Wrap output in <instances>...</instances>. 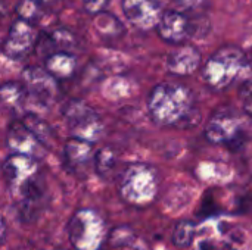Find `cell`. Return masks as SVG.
Here are the masks:
<instances>
[{"instance_id":"cell-1","label":"cell","mask_w":252,"mask_h":250,"mask_svg":"<svg viewBox=\"0 0 252 250\" xmlns=\"http://www.w3.org/2000/svg\"><path fill=\"white\" fill-rule=\"evenodd\" d=\"M148 109L158 125H183L193 109L192 91L177 83H161L148 99Z\"/></svg>"},{"instance_id":"cell-2","label":"cell","mask_w":252,"mask_h":250,"mask_svg":"<svg viewBox=\"0 0 252 250\" xmlns=\"http://www.w3.org/2000/svg\"><path fill=\"white\" fill-rule=\"evenodd\" d=\"M248 66L245 53L235 46L219 49L204 65L202 75L205 83L214 90H223L233 84Z\"/></svg>"},{"instance_id":"cell-3","label":"cell","mask_w":252,"mask_h":250,"mask_svg":"<svg viewBox=\"0 0 252 250\" xmlns=\"http://www.w3.org/2000/svg\"><path fill=\"white\" fill-rule=\"evenodd\" d=\"M158 192V175L154 168L142 164L130 165L121 175L120 193L133 205L151 203Z\"/></svg>"},{"instance_id":"cell-4","label":"cell","mask_w":252,"mask_h":250,"mask_svg":"<svg viewBox=\"0 0 252 250\" xmlns=\"http://www.w3.org/2000/svg\"><path fill=\"white\" fill-rule=\"evenodd\" d=\"M63 118L74 137L94 143L102 134L99 115L83 100L72 99L63 106Z\"/></svg>"},{"instance_id":"cell-5","label":"cell","mask_w":252,"mask_h":250,"mask_svg":"<svg viewBox=\"0 0 252 250\" xmlns=\"http://www.w3.org/2000/svg\"><path fill=\"white\" fill-rule=\"evenodd\" d=\"M244 134L242 118L230 109L217 111L207 122L205 137L214 144H241Z\"/></svg>"},{"instance_id":"cell-6","label":"cell","mask_w":252,"mask_h":250,"mask_svg":"<svg viewBox=\"0 0 252 250\" xmlns=\"http://www.w3.org/2000/svg\"><path fill=\"white\" fill-rule=\"evenodd\" d=\"M22 84L28 97L34 99L41 106H49L58 94V83L46 68L28 66L22 71Z\"/></svg>"},{"instance_id":"cell-7","label":"cell","mask_w":252,"mask_h":250,"mask_svg":"<svg viewBox=\"0 0 252 250\" xmlns=\"http://www.w3.org/2000/svg\"><path fill=\"white\" fill-rule=\"evenodd\" d=\"M37 40V32L34 27L24 21V19H16L7 32V37L1 43V53L12 59V60H19L25 57L35 46Z\"/></svg>"},{"instance_id":"cell-8","label":"cell","mask_w":252,"mask_h":250,"mask_svg":"<svg viewBox=\"0 0 252 250\" xmlns=\"http://www.w3.org/2000/svg\"><path fill=\"white\" fill-rule=\"evenodd\" d=\"M3 175L6 178V183L10 190L19 192L22 187H25L28 183L40 177L38 165L34 158L12 153L1 165Z\"/></svg>"},{"instance_id":"cell-9","label":"cell","mask_w":252,"mask_h":250,"mask_svg":"<svg viewBox=\"0 0 252 250\" xmlns=\"http://www.w3.org/2000/svg\"><path fill=\"white\" fill-rule=\"evenodd\" d=\"M159 37L171 44H180L193 32V22L182 10L164 12L157 24Z\"/></svg>"},{"instance_id":"cell-10","label":"cell","mask_w":252,"mask_h":250,"mask_svg":"<svg viewBox=\"0 0 252 250\" xmlns=\"http://www.w3.org/2000/svg\"><path fill=\"white\" fill-rule=\"evenodd\" d=\"M121 7L126 18L142 29L157 27L162 15L161 0H123Z\"/></svg>"},{"instance_id":"cell-11","label":"cell","mask_w":252,"mask_h":250,"mask_svg":"<svg viewBox=\"0 0 252 250\" xmlns=\"http://www.w3.org/2000/svg\"><path fill=\"white\" fill-rule=\"evenodd\" d=\"M63 156L69 169L75 174H86L90 165H93V146L90 141L72 137L65 143Z\"/></svg>"},{"instance_id":"cell-12","label":"cell","mask_w":252,"mask_h":250,"mask_svg":"<svg viewBox=\"0 0 252 250\" xmlns=\"http://www.w3.org/2000/svg\"><path fill=\"white\" fill-rule=\"evenodd\" d=\"M9 149L13 153L35 158L41 152V143L34 137V134L21 122H12L6 136Z\"/></svg>"},{"instance_id":"cell-13","label":"cell","mask_w":252,"mask_h":250,"mask_svg":"<svg viewBox=\"0 0 252 250\" xmlns=\"http://www.w3.org/2000/svg\"><path fill=\"white\" fill-rule=\"evenodd\" d=\"M201 53L193 46H183L171 52L167 57V69L179 77L193 74L201 65Z\"/></svg>"},{"instance_id":"cell-14","label":"cell","mask_w":252,"mask_h":250,"mask_svg":"<svg viewBox=\"0 0 252 250\" xmlns=\"http://www.w3.org/2000/svg\"><path fill=\"white\" fill-rule=\"evenodd\" d=\"M75 57L69 52H55L46 57V71L56 80H66L74 74Z\"/></svg>"},{"instance_id":"cell-15","label":"cell","mask_w":252,"mask_h":250,"mask_svg":"<svg viewBox=\"0 0 252 250\" xmlns=\"http://www.w3.org/2000/svg\"><path fill=\"white\" fill-rule=\"evenodd\" d=\"M28 97V93L24 87V84L19 83H4L0 85V102L15 111L19 112L25 106V100Z\"/></svg>"},{"instance_id":"cell-16","label":"cell","mask_w":252,"mask_h":250,"mask_svg":"<svg viewBox=\"0 0 252 250\" xmlns=\"http://www.w3.org/2000/svg\"><path fill=\"white\" fill-rule=\"evenodd\" d=\"M22 124L34 134V137L43 144V146H52L53 141V133L52 128L35 113H25L22 118Z\"/></svg>"},{"instance_id":"cell-17","label":"cell","mask_w":252,"mask_h":250,"mask_svg":"<svg viewBox=\"0 0 252 250\" xmlns=\"http://www.w3.org/2000/svg\"><path fill=\"white\" fill-rule=\"evenodd\" d=\"M117 155L111 147H102L94 153L93 167L97 175L102 178H109L117 168Z\"/></svg>"},{"instance_id":"cell-18","label":"cell","mask_w":252,"mask_h":250,"mask_svg":"<svg viewBox=\"0 0 252 250\" xmlns=\"http://www.w3.org/2000/svg\"><path fill=\"white\" fill-rule=\"evenodd\" d=\"M94 28H96V31L103 38L117 37V35H120L124 31V28H123L121 22L118 21V18L114 16L112 13H108V12H103V10L99 12V13H96Z\"/></svg>"},{"instance_id":"cell-19","label":"cell","mask_w":252,"mask_h":250,"mask_svg":"<svg viewBox=\"0 0 252 250\" xmlns=\"http://www.w3.org/2000/svg\"><path fill=\"white\" fill-rule=\"evenodd\" d=\"M195 233H196V227L192 221L189 220H183L180 221L173 231L171 240L173 245L177 248H188L192 245L193 239H195Z\"/></svg>"},{"instance_id":"cell-20","label":"cell","mask_w":252,"mask_h":250,"mask_svg":"<svg viewBox=\"0 0 252 250\" xmlns=\"http://www.w3.org/2000/svg\"><path fill=\"white\" fill-rule=\"evenodd\" d=\"M16 13L19 19H24L31 24L37 21L41 15L40 3L37 0H21L16 6Z\"/></svg>"},{"instance_id":"cell-21","label":"cell","mask_w":252,"mask_h":250,"mask_svg":"<svg viewBox=\"0 0 252 250\" xmlns=\"http://www.w3.org/2000/svg\"><path fill=\"white\" fill-rule=\"evenodd\" d=\"M55 46L58 50H63V52H68L71 50L72 47H75L77 44V40H75V35L72 32H69L68 29L65 28H58L55 29L52 34H50Z\"/></svg>"},{"instance_id":"cell-22","label":"cell","mask_w":252,"mask_h":250,"mask_svg":"<svg viewBox=\"0 0 252 250\" xmlns=\"http://www.w3.org/2000/svg\"><path fill=\"white\" fill-rule=\"evenodd\" d=\"M134 237H136V236H134L133 230H130V228H127V227H121V228H115V230L111 233L109 240H111V243H112L114 246L124 248V246H127Z\"/></svg>"},{"instance_id":"cell-23","label":"cell","mask_w":252,"mask_h":250,"mask_svg":"<svg viewBox=\"0 0 252 250\" xmlns=\"http://www.w3.org/2000/svg\"><path fill=\"white\" fill-rule=\"evenodd\" d=\"M176 7L185 13H199L205 9L208 0H171Z\"/></svg>"},{"instance_id":"cell-24","label":"cell","mask_w":252,"mask_h":250,"mask_svg":"<svg viewBox=\"0 0 252 250\" xmlns=\"http://www.w3.org/2000/svg\"><path fill=\"white\" fill-rule=\"evenodd\" d=\"M239 97H241V103H242L244 111L250 116H252V77H250L248 80H245L242 83Z\"/></svg>"},{"instance_id":"cell-25","label":"cell","mask_w":252,"mask_h":250,"mask_svg":"<svg viewBox=\"0 0 252 250\" xmlns=\"http://www.w3.org/2000/svg\"><path fill=\"white\" fill-rule=\"evenodd\" d=\"M108 1L109 0H83V7L86 12L96 15L103 10V7L108 4Z\"/></svg>"},{"instance_id":"cell-26","label":"cell","mask_w":252,"mask_h":250,"mask_svg":"<svg viewBox=\"0 0 252 250\" xmlns=\"http://www.w3.org/2000/svg\"><path fill=\"white\" fill-rule=\"evenodd\" d=\"M124 250H149L148 249V246L145 245V242L143 240H140V239H137V237H134L127 246H124L123 248Z\"/></svg>"},{"instance_id":"cell-27","label":"cell","mask_w":252,"mask_h":250,"mask_svg":"<svg viewBox=\"0 0 252 250\" xmlns=\"http://www.w3.org/2000/svg\"><path fill=\"white\" fill-rule=\"evenodd\" d=\"M4 231H6V228H4V224H3V221H1V218H0V242L3 240Z\"/></svg>"},{"instance_id":"cell-28","label":"cell","mask_w":252,"mask_h":250,"mask_svg":"<svg viewBox=\"0 0 252 250\" xmlns=\"http://www.w3.org/2000/svg\"><path fill=\"white\" fill-rule=\"evenodd\" d=\"M38 3H52V1H56V0H37Z\"/></svg>"}]
</instances>
